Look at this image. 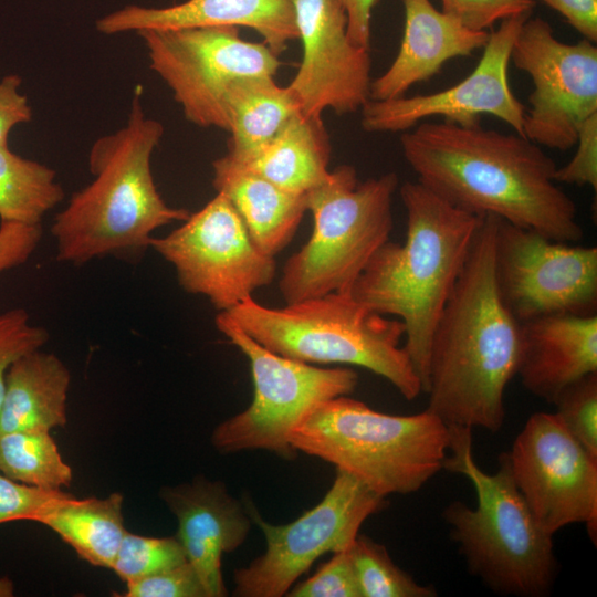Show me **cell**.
Segmentation results:
<instances>
[{
	"label": "cell",
	"instance_id": "ba28073f",
	"mask_svg": "<svg viewBox=\"0 0 597 597\" xmlns=\"http://www.w3.org/2000/svg\"><path fill=\"white\" fill-rule=\"evenodd\" d=\"M398 185L395 172L359 181L355 167L341 165L305 195L313 230L283 266L279 290L285 303L349 289L389 240Z\"/></svg>",
	"mask_w": 597,
	"mask_h": 597
},
{
	"label": "cell",
	"instance_id": "ffe728a7",
	"mask_svg": "<svg viewBox=\"0 0 597 597\" xmlns=\"http://www.w3.org/2000/svg\"><path fill=\"white\" fill-rule=\"evenodd\" d=\"M402 3L405 25L399 51L387 71L371 80L369 100L405 96L411 86L438 74L448 61L471 56L489 40L490 31L465 28L430 0Z\"/></svg>",
	"mask_w": 597,
	"mask_h": 597
},
{
	"label": "cell",
	"instance_id": "277c9868",
	"mask_svg": "<svg viewBox=\"0 0 597 597\" xmlns=\"http://www.w3.org/2000/svg\"><path fill=\"white\" fill-rule=\"evenodd\" d=\"M407 216L404 243L386 241L347 292L405 329L411 364L426 390L431 338L483 217L449 203L422 184L399 189Z\"/></svg>",
	"mask_w": 597,
	"mask_h": 597
},
{
	"label": "cell",
	"instance_id": "8d00e7d4",
	"mask_svg": "<svg viewBox=\"0 0 597 597\" xmlns=\"http://www.w3.org/2000/svg\"><path fill=\"white\" fill-rule=\"evenodd\" d=\"M573 158L557 167L555 181L597 189V114L589 117L578 132Z\"/></svg>",
	"mask_w": 597,
	"mask_h": 597
},
{
	"label": "cell",
	"instance_id": "cb8c5ba5",
	"mask_svg": "<svg viewBox=\"0 0 597 597\" xmlns=\"http://www.w3.org/2000/svg\"><path fill=\"white\" fill-rule=\"evenodd\" d=\"M331 150L322 118L298 112L251 156L243 160L227 156L286 191L306 195L327 177Z\"/></svg>",
	"mask_w": 597,
	"mask_h": 597
},
{
	"label": "cell",
	"instance_id": "7a4b0ae2",
	"mask_svg": "<svg viewBox=\"0 0 597 597\" xmlns=\"http://www.w3.org/2000/svg\"><path fill=\"white\" fill-rule=\"evenodd\" d=\"M496 218L484 216L434 328L428 360V408L447 426L499 431L504 394L516 376L520 323L494 277Z\"/></svg>",
	"mask_w": 597,
	"mask_h": 597
},
{
	"label": "cell",
	"instance_id": "603a6c76",
	"mask_svg": "<svg viewBox=\"0 0 597 597\" xmlns=\"http://www.w3.org/2000/svg\"><path fill=\"white\" fill-rule=\"evenodd\" d=\"M71 374L53 353L31 352L9 368L0 408V433L46 431L67 422Z\"/></svg>",
	"mask_w": 597,
	"mask_h": 597
},
{
	"label": "cell",
	"instance_id": "60d3db41",
	"mask_svg": "<svg viewBox=\"0 0 597 597\" xmlns=\"http://www.w3.org/2000/svg\"><path fill=\"white\" fill-rule=\"evenodd\" d=\"M347 15V34L357 46L370 49L371 14L378 0H339Z\"/></svg>",
	"mask_w": 597,
	"mask_h": 597
},
{
	"label": "cell",
	"instance_id": "ab89813d",
	"mask_svg": "<svg viewBox=\"0 0 597 597\" xmlns=\"http://www.w3.org/2000/svg\"><path fill=\"white\" fill-rule=\"evenodd\" d=\"M557 11L584 39L597 41V0H535Z\"/></svg>",
	"mask_w": 597,
	"mask_h": 597
},
{
	"label": "cell",
	"instance_id": "d6a6232c",
	"mask_svg": "<svg viewBox=\"0 0 597 597\" xmlns=\"http://www.w3.org/2000/svg\"><path fill=\"white\" fill-rule=\"evenodd\" d=\"M349 547L334 553L333 557L313 576L293 585L286 595L291 597H362Z\"/></svg>",
	"mask_w": 597,
	"mask_h": 597
},
{
	"label": "cell",
	"instance_id": "836d02e7",
	"mask_svg": "<svg viewBox=\"0 0 597 597\" xmlns=\"http://www.w3.org/2000/svg\"><path fill=\"white\" fill-rule=\"evenodd\" d=\"M441 11L474 31H489L498 21L532 15L535 0H441Z\"/></svg>",
	"mask_w": 597,
	"mask_h": 597
},
{
	"label": "cell",
	"instance_id": "52a82bcc",
	"mask_svg": "<svg viewBox=\"0 0 597 597\" xmlns=\"http://www.w3.org/2000/svg\"><path fill=\"white\" fill-rule=\"evenodd\" d=\"M268 349L307 364H346L387 379L407 400L422 391L411 360L400 345L401 321L356 301L347 291L332 292L283 307L253 297L226 312Z\"/></svg>",
	"mask_w": 597,
	"mask_h": 597
},
{
	"label": "cell",
	"instance_id": "3957f363",
	"mask_svg": "<svg viewBox=\"0 0 597 597\" xmlns=\"http://www.w3.org/2000/svg\"><path fill=\"white\" fill-rule=\"evenodd\" d=\"M164 132L160 122L146 116L137 90L126 123L91 146L93 180L74 192L53 220L57 261H137L154 231L188 218L187 209L166 203L153 177L151 156Z\"/></svg>",
	"mask_w": 597,
	"mask_h": 597
},
{
	"label": "cell",
	"instance_id": "f35d334b",
	"mask_svg": "<svg viewBox=\"0 0 597 597\" xmlns=\"http://www.w3.org/2000/svg\"><path fill=\"white\" fill-rule=\"evenodd\" d=\"M22 78L8 74L0 80V147H9V136L14 127L32 121V108L21 92Z\"/></svg>",
	"mask_w": 597,
	"mask_h": 597
},
{
	"label": "cell",
	"instance_id": "d4e9b609",
	"mask_svg": "<svg viewBox=\"0 0 597 597\" xmlns=\"http://www.w3.org/2000/svg\"><path fill=\"white\" fill-rule=\"evenodd\" d=\"M123 500L121 493L85 499L65 493L45 506L34 522L56 533L91 565L111 568L127 532Z\"/></svg>",
	"mask_w": 597,
	"mask_h": 597
},
{
	"label": "cell",
	"instance_id": "4fadbf2b",
	"mask_svg": "<svg viewBox=\"0 0 597 597\" xmlns=\"http://www.w3.org/2000/svg\"><path fill=\"white\" fill-rule=\"evenodd\" d=\"M493 269L499 296L519 323L596 314V247L552 240L496 218Z\"/></svg>",
	"mask_w": 597,
	"mask_h": 597
},
{
	"label": "cell",
	"instance_id": "9c48e42d",
	"mask_svg": "<svg viewBox=\"0 0 597 597\" xmlns=\"http://www.w3.org/2000/svg\"><path fill=\"white\" fill-rule=\"evenodd\" d=\"M214 322L249 359L253 398L247 409L213 429L212 446L226 454L265 450L292 460L297 452L290 442L294 428L321 404L350 395L358 374L279 355L249 336L226 312H219Z\"/></svg>",
	"mask_w": 597,
	"mask_h": 597
},
{
	"label": "cell",
	"instance_id": "4dcf8cb0",
	"mask_svg": "<svg viewBox=\"0 0 597 597\" xmlns=\"http://www.w3.org/2000/svg\"><path fill=\"white\" fill-rule=\"evenodd\" d=\"M553 404L569 433L597 458V373L565 387Z\"/></svg>",
	"mask_w": 597,
	"mask_h": 597
},
{
	"label": "cell",
	"instance_id": "7c38bea8",
	"mask_svg": "<svg viewBox=\"0 0 597 597\" xmlns=\"http://www.w3.org/2000/svg\"><path fill=\"white\" fill-rule=\"evenodd\" d=\"M181 222L168 234L153 237L149 248L172 265L187 293L227 312L274 280L275 259L256 248L224 195L217 192Z\"/></svg>",
	"mask_w": 597,
	"mask_h": 597
},
{
	"label": "cell",
	"instance_id": "2e32d148",
	"mask_svg": "<svg viewBox=\"0 0 597 597\" xmlns=\"http://www.w3.org/2000/svg\"><path fill=\"white\" fill-rule=\"evenodd\" d=\"M530 17L503 20L496 30L490 31L476 66L455 85L431 94L369 100L360 109L363 129L369 133L407 132L434 116L472 127L481 125V116L489 114L523 136L526 107L513 94L507 71L516 35Z\"/></svg>",
	"mask_w": 597,
	"mask_h": 597
},
{
	"label": "cell",
	"instance_id": "7402d4cb",
	"mask_svg": "<svg viewBox=\"0 0 597 597\" xmlns=\"http://www.w3.org/2000/svg\"><path fill=\"white\" fill-rule=\"evenodd\" d=\"M212 186L242 219L256 248L269 256L293 239L306 210L305 195L286 191L227 155L212 161Z\"/></svg>",
	"mask_w": 597,
	"mask_h": 597
},
{
	"label": "cell",
	"instance_id": "5b68a950",
	"mask_svg": "<svg viewBox=\"0 0 597 597\" xmlns=\"http://www.w3.org/2000/svg\"><path fill=\"white\" fill-rule=\"evenodd\" d=\"M448 428L451 455L443 469L464 475L476 496L474 507L454 501L442 513L468 569L498 594L546 595L557 568L553 536L536 522L503 454L498 471L486 473L473 459L472 429Z\"/></svg>",
	"mask_w": 597,
	"mask_h": 597
},
{
	"label": "cell",
	"instance_id": "9a60e30c",
	"mask_svg": "<svg viewBox=\"0 0 597 597\" xmlns=\"http://www.w3.org/2000/svg\"><path fill=\"white\" fill-rule=\"evenodd\" d=\"M512 479L540 526L549 535L570 524L597 532V458L557 413L535 412L503 452Z\"/></svg>",
	"mask_w": 597,
	"mask_h": 597
},
{
	"label": "cell",
	"instance_id": "f546056e",
	"mask_svg": "<svg viewBox=\"0 0 597 597\" xmlns=\"http://www.w3.org/2000/svg\"><path fill=\"white\" fill-rule=\"evenodd\" d=\"M186 562L184 548L176 536L150 537L127 531L111 569L129 583Z\"/></svg>",
	"mask_w": 597,
	"mask_h": 597
},
{
	"label": "cell",
	"instance_id": "484cf974",
	"mask_svg": "<svg viewBox=\"0 0 597 597\" xmlns=\"http://www.w3.org/2000/svg\"><path fill=\"white\" fill-rule=\"evenodd\" d=\"M228 155L243 160L269 143L296 114L298 108L286 86L274 76L237 78L226 95Z\"/></svg>",
	"mask_w": 597,
	"mask_h": 597
},
{
	"label": "cell",
	"instance_id": "30bf717a",
	"mask_svg": "<svg viewBox=\"0 0 597 597\" xmlns=\"http://www.w3.org/2000/svg\"><path fill=\"white\" fill-rule=\"evenodd\" d=\"M149 67L165 82L185 118L228 132L226 95L237 78L274 76L279 56L241 38L238 27L145 30L137 33Z\"/></svg>",
	"mask_w": 597,
	"mask_h": 597
},
{
	"label": "cell",
	"instance_id": "f1b7e54d",
	"mask_svg": "<svg viewBox=\"0 0 597 597\" xmlns=\"http://www.w3.org/2000/svg\"><path fill=\"white\" fill-rule=\"evenodd\" d=\"M362 597H434L431 586L417 583L398 567L387 548L358 534L349 547Z\"/></svg>",
	"mask_w": 597,
	"mask_h": 597
},
{
	"label": "cell",
	"instance_id": "74e56055",
	"mask_svg": "<svg viewBox=\"0 0 597 597\" xmlns=\"http://www.w3.org/2000/svg\"><path fill=\"white\" fill-rule=\"evenodd\" d=\"M42 239V224L0 221V274L24 264Z\"/></svg>",
	"mask_w": 597,
	"mask_h": 597
},
{
	"label": "cell",
	"instance_id": "b9f144b4",
	"mask_svg": "<svg viewBox=\"0 0 597 597\" xmlns=\"http://www.w3.org/2000/svg\"><path fill=\"white\" fill-rule=\"evenodd\" d=\"M12 588L11 584L7 583V579L0 580V596H8L11 595Z\"/></svg>",
	"mask_w": 597,
	"mask_h": 597
},
{
	"label": "cell",
	"instance_id": "4316f807",
	"mask_svg": "<svg viewBox=\"0 0 597 597\" xmlns=\"http://www.w3.org/2000/svg\"><path fill=\"white\" fill-rule=\"evenodd\" d=\"M63 199L54 169L0 147V221L41 224Z\"/></svg>",
	"mask_w": 597,
	"mask_h": 597
},
{
	"label": "cell",
	"instance_id": "44dd1931",
	"mask_svg": "<svg viewBox=\"0 0 597 597\" xmlns=\"http://www.w3.org/2000/svg\"><path fill=\"white\" fill-rule=\"evenodd\" d=\"M516 376L552 402L579 378L597 373V315L553 314L520 323Z\"/></svg>",
	"mask_w": 597,
	"mask_h": 597
},
{
	"label": "cell",
	"instance_id": "5bb4252c",
	"mask_svg": "<svg viewBox=\"0 0 597 597\" xmlns=\"http://www.w3.org/2000/svg\"><path fill=\"white\" fill-rule=\"evenodd\" d=\"M510 61L534 85L523 136L552 149L573 148L582 125L597 114L596 43L584 38L564 43L546 20L530 17L516 35Z\"/></svg>",
	"mask_w": 597,
	"mask_h": 597
},
{
	"label": "cell",
	"instance_id": "d590c367",
	"mask_svg": "<svg viewBox=\"0 0 597 597\" xmlns=\"http://www.w3.org/2000/svg\"><path fill=\"white\" fill-rule=\"evenodd\" d=\"M66 492L44 490L15 482L0 472V524L34 522L40 512Z\"/></svg>",
	"mask_w": 597,
	"mask_h": 597
},
{
	"label": "cell",
	"instance_id": "e575fe53",
	"mask_svg": "<svg viewBox=\"0 0 597 597\" xmlns=\"http://www.w3.org/2000/svg\"><path fill=\"white\" fill-rule=\"evenodd\" d=\"M124 597H207L202 584L188 563L126 583Z\"/></svg>",
	"mask_w": 597,
	"mask_h": 597
},
{
	"label": "cell",
	"instance_id": "1f68e13d",
	"mask_svg": "<svg viewBox=\"0 0 597 597\" xmlns=\"http://www.w3.org/2000/svg\"><path fill=\"white\" fill-rule=\"evenodd\" d=\"M48 339V331L32 324L23 308L0 313V408L10 366L20 357L41 349Z\"/></svg>",
	"mask_w": 597,
	"mask_h": 597
},
{
	"label": "cell",
	"instance_id": "8992f818",
	"mask_svg": "<svg viewBox=\"0 0 597 597\" xmlns=\"http://www.w3.org/2000/svg\"><path fill=\"white\" fill-rule=\"evenodd\" d=\"M290 442L386 498L413 493L443 469L450 431L429 409L389 415L346 395L316 407Z\"/></svg>",
	"mask_w": 597,
	"mask_h": 597
},
{
	"label": "cell",
	"instance_id": "e0dca14e",
	"mask_svg": "<svg viewBox=\"0 0 597 597\" xmlns=\"http://www.w3.org/2000/svg\"><path fill=\"white\" fill-rule=\"evenodd\" d=\"M303 55L286 86L298 111L322 118L326 109L355 113L369 101L371 57L347 34L339 0H292Z\"/></svg>",
	"mask_w": 597,
	"mask_h": 597
},
{
	"label": "cell",
	"instance_id": "6da1fadb",
	"mask_svg": "<svg viewBox=\"0 0 597 597\" xmlns=\"http://www.w3.org/2000/svg\"><path fill=\"white\" fill-rule=\"evenodd\" d=\"M400 146L418 181L454 207L556 241L583 238L576 203L555 181V161L526 137L423 121Z\"/></svg>",
	"mask_w": 597,
	"mask_h": 597
},
{
	"label": "cell",
	"instance_id": "ac0fdd59",
	"mask_svg": "<svg viewBox=\"0 0 597 597\" xmlns=\"http://www.w3.org/2000/svg\"><path fill=\"white\" fill-rule=\"evenodd\" d=\"M160 498L176 516L187 562L196 570L207 597L227 596L221 559L247 540L252 520L244 502L232 496L221 481L203 476L164 486Z\"/></svg>",
	"mask_w": 597,
	"mask_h": 597
},
{
	"label": "cell",
	"instance_id": "83f0119b",
	"mask_svg": "<svg viewBox=\"0 0 597 597\" xmlns=\"http://www.w3.org/2000/svg\"><path fill=\"white\" fill-rule=\"evenodd\" d=\"M0 472L15 482L53 491L73 480L72 468L46 431L0 433Z\"/></svg>",
	"mask_w": 597,
	"mask_h": 597
},
{
	"label": "cell",
	"instance_id": "8fae6325",
	"mask_svg": "<svg viewBox=\"0 0 597 597\" xmlns=\"http://www.w3.org/2000/svg\"><path fill=\"white\" fill-rule=\"evenodd\" d=\"M265 537V552L234 572V596L281 597L325 553L348 548L363 523L385 505V498L349 473L336 470L329 490L314 507L287 524L275 525L244 501Z\"/></svg>",
	"mask_w": 597,
	"mask_h": 597
},
{
	"label": "cell",
	"instance_id": "d6986e66",
	"mask_svg": "<svg viewBox=\"0 0 597 597\" xmlns=\"http://www.w3.org/2000/svg\"><path fill=\"white\" fill-rule=\"evenodd\" d=\"M207 27L250 28L277 56L287 42L298 39L292 0H187L165 8L128 4L96 21V30L107 35Z\"/></svg>",
	"mask_w": 597,
	"mask_h": 597
}]
</instances>
